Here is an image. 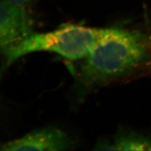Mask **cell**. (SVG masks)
Here are the masks:
<instances>
[{
	"instance_id": "5b68a950",
	"label": "cell",
	"mask_w": 151,
	"mask_h": 151,
	"mask_svg": "<svg viewBox=\"0 0 151 151\" xmlns=\"http://www.w3.org/2000/svg\"><path fill=\"white\" fill-rule=\"evenodd\" d=\"M113 145L116 151H151V138L137 133H122Z\"/></svg>"
},
{
	"instance_id": "8992f818",
	"label": "cell",
	"mask_w": 151,
	"mask_h": 151,
	"mask_svg": "<svg viewBox=\"0 0 151 151\" xmlns=\"http://www.w3.org/2000/svg\"><path fill=\"white\" fill-rule=\"evenodd\" d=\"M6 1L13 5L22 7L27 4L32 2L34 0H6Z\"/></svg>"
},
{
	"instance_id": "277c9868",
	"label": "cell",
	"mask_w": 151,
	"mask_h": 151,
	"mask_svg": "<svg viewBox=\"0 0 151 151\" xmlns=\"http://www.w3.org/2000/svg\"><path fill=\"white\" fill-rule=\"evenodd\" d=\"M71 147L72 141L65 133L49 127L6 143L2 146L1 151H65Z\"/></svg>"
},
{
	"instance_id": "3957f363",
	"label": "cell",
	"mask_w": 151,
	"mask_h": 151,
	"mask_svg": "<svg viewBox=\"0 0 151 151\" xmlns=\"http://www.w3.org/2000/svg\"><path fill=\"white\" fill-rule=\"evenodd\" d=\"M32 34V22L22 7L1 0L0 47L2 54L15 48Z\"/></svg>"
},
{
	"instance_id": "6da1fadb",
	"label": "cell",
	"mask_w": 151,
	"mask_h": 151,
	"mask_svg": "<svg viewBox=\"0 0 151 151\" xmlns=\"http://www.w3.org/2000/svg\"><path fill=\"white\" fill-rule=\"evenodd\" d=\"M83 60L82 81L99 86L151 71V37L118 27L103 29L96 45Z\"/></svg>"
},
{
	"instance_id": "7a4b0ae2",
	"label": "cell",
	"mask_w": 151,
	"mask_h": 151,
	"mask_svg": "<svg viewBox=\"0 0 151 151\" xmlns=\"http://www.w3.org/2000/svg\"><path fill=\"white\" fill-rule=\"evenodd\" d=\"M103 31V29L67 24L52 32L34 33L4 54V68L22 56L42 51L55 53L72 60H83L96 45Z\"/></svg>"
}]
</instances>
